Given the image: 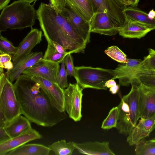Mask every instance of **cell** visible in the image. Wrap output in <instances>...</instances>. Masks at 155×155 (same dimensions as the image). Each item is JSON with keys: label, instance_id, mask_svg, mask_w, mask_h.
<instances>
[{"label": "cell", "instance_id": "cell-1", "mask_svg": "<svg viewBox=\"0 0 155 155\" xmlns=\"http://www.w3.org/2000/svg\"><path fill=\"white\" fill-rule=\"evenodd\" d=\"M21 114L31 122L41 126L51 127L67 117L52 104L39 84L31 77L21 74L13 84Z\"/></svg>", "mask_w": 155, "mask_h": 155}, {"label": "cell", "instance_id": "cell-2", "mask_svg": "<svg viewBox=\"0 0 155 155\" xmlns=\"http://www.w3.org/2000/svg\"><path fill=\"white\" fill-rule=\"evenodd\" d=\"M37 18V11L34 4L18 0L4 8L0 16V32L11 30H22L27 27L33 28Z\"/></svg>", "mask_w": 155, "mask_h": 155}, {"label": "cell", "instance_id": "cell-3", "mask_svg": "<svg viewBox=\"0 0 155 155\" xmlns=\"http://www.w3.org/2000/svg\"><path fill=\"white\" fill-rule=\"evenodd\" d=\"M131 84L130 91L123 96L117 106L118 117L116 128L120 134L125 135L130 133L140 118L139 84L133 79Z\"/></svg>", "mask_w": 155, "mask_h": 155}, {"label": "cell", "instance_id": "cell-4", "mask_svg": "<svg viewBox=\"0 0 155 155\" xmlns=\"http://www.w3.org/2000/svg\"><path fill=\"white\" fill-rule=\"evenodd\" d=\"M114 70L90 66L75 67L74 76L77 83L83 89L91 88L106 90L105 84L110 79H115Z\"/></svg>", "mask_w": 155, "mask_h": 155}, {"label": "cell", "instance_id": "cell-5", "mask_svg": "<svg viewBox=\"0 0 155 155\" xmlns=\"http://www.w3.org/2000/svg\"><path fill=\"white\" fill-rule=\"evenodd\" d=\"M7 76L5 83L0 91V112L9 122L21 114V112L13 84Z\"/></svg>", "mask_w": 155, "mask_h": 155}, {"label": "cell", "instance_id": "cell-6", "mask_svg": "<svg viewBox=\"0 0 155 155\" xmlns=\"http://www.w3.org/2000/svg\"><path fill=\"white\" fill-rule=\"evenodd\" d=\"M83 90L77 83H70L64 90L65 110L69 117L75 122L79 121L82 117Z\"/></svg>", "mask_w": 155, "mask_h": 155}, {"label": "cell", "instance_id": "cell-7", "mask_svg": "<svg viewBox=\"0 0 155 155\" xmlns=\"http://www.w3.org/2000/svg\"><path fill=\"white\" fill-rule=\"evenodd\" d=\"M60 70L59 64L43 58L25 70L22 74L31 77H41L57 84V78Z\"/></svg>", "mask_w": 155, "mask_h": 155}, {"label": "cell", "instance_id": "cell-8", "mask_svg": "<svg viewBox=\"0 0 155 155\" xmlns=\"http://www.w3.org/2000/svg\"><path fill=\"white\" fill-rule=\"evenodd\" d=\"M32 80L39 84L53 105L60 112H65L64 90L58 84L41 77L33 76Z\"/></svg>", "mask_w": 155, "mask_h": 155}, {"label": "cell", "instance_id": "cell-9", "mask_svg": "<svg viewBox=\"0 0 155 155\" xmlns=\"http://www.w3.org/2000/svg\"><path fill=\"white\" fill-rule=\"evenodd\" d=\"M95 13H107L113 22L120 28L126 18L124 12V8L118 5L114 0H90Z\"/></svg>", "mask_w": 155, "mask_h": 155}, {"label": "cell", "instance_id": "cell-10", "mask_svg": "<svg viewBox=\"0 0 155 155\" xmlns=\"http://www.w3.org/2000/svg\"><path fill=\"white\" fill-rule=\"evenodd\" d=\"M138 84L140 90V118L148 119L155 117V88Z\"/></svg>", "mask_w": 155, "mask_h": 155}, {"label": "cell", "instance_id": "cell-11", "mask_svg": "<svg viewBox=\"0 0 155 155\" xmlns=\"http://www.w3.org/2000/svg\"><path fill=\"white\" fill-rule=\"evenodd\" d=\"M90 23L91 33L108 36L115 35L118 33L119 28L106 13H95Z\"/></svg>", "mask_w": 155, "mask_h": 155}, {"label": "cell", "instance_id": "cell-12", "mask_svg": "<svg viewBox=\"0 0 155 155\" xmlns=\"http://www.w3.org/2000/svg\"><path fill=\"white\" fill-rule=\"evenodd\" d=\"M31 29L17 47L16 53L12 56L13 62L31 53L34 47L42 41V31L37 28Z\"/></svg>", "mask_w": 155, "mask_h": 155}, {"label": "cell", "instance_id": "cell-13", "mask_svg": "<svg viewBox=\"0 0 155 155\" xmlns=\"http://www.w3.org/2000/svg\"><path fill=\"white\" fill-rule=\"evenodd\" d=\"M140 119L127 138V141L130 146L135 145L148 137L155 129V117L148 119Z\"/></svg>", "mask_w": 155, "mask_h": 155}, {"label": "cell", "instance_id": "cell-14", "mask_svg": "<svg viewBox=\"0 0 155 155\" xmlns=\"http://www.w3.org/2000/svg\"><path fill=\"white\" fill-rule=\"evenodd\" d=\"M42 137V135L31 127L20 135L0 143V155H6L10 151L29 142Z\"/></svg>", "mask_w": 155, "mask_h": 155}, {"label": "cell", "instance_id": "cell-15", "mask_svg": "<svg viewBox=\"0 0 155 155\" xmlns=\"http://www.w3.org/2000/svg\"><path fill=\"white\" fill-rule=\"evenodd\" d=\"M43 58H44V55L42 52H31L13 62V69L10 71H7L10 81L12 83L22 74L25 70L32 66Z\"/></svg>", "mask_w": 155, "mask_h": 155}, {"label": "cell", "instance_id": "cell-16", "mask_svg": "<svg viewBox=\"0 0 155 155\" xmlns=\"http://www.w3.org/2000/svg\"><path fill=\"white\" fill-rule=\"evenodd\" d=\"M74 31L87 44L90 38L91 23L83 19L68 8L67 7L63 13Z\"/></svg>", "mask_w": 155, "mask_h": 155}, {"label": "cell", "instance_id": "cell-17", "mask_svg": "<svg viewBox=\"0 0 155 155\" xmlns=\"http://www.w3.org/2000/svg\"><path fill=\"white\" fill-rule=\"evenodd\" d=\"M76 149L83 154L91 155H115L110 148L107 141L87 142L78 143L74 142Z\"/></svg>", "mask_w": 155, "mask_h": 155}, {"label": "cell", "instance_id": "cell-18", "mask_svg": "<svg viewBox=\"0 0 155 155\" xmlns=\"http://www.w3.org/2000/svg\"><path fill=\"white\" fill-rule=\"evenodd\" d=\"M128 62L119 64L114 70L115 79H118L120 86H128L131 84L133 74L141 59H128Z\"/></svg>", "mask_w": 155, "mask_h": 155}, {"label": "cell", "instance_id": "cell-19", "mask_svg": "<svg viewBox=\"0 0 155 155\" xmlns=\"http://www.w3.org/2000/svg\"><path fill=\"white\" fill-rule=\"evenodd\" d=\"M151 31L142 24L126 18L123 25L119 29L118 33L124 38L140 39Z\"/></svg>", "mask_w": 155, "mask_h": 155}, {"label": "cell", "instance_id": "cell-20", "mask_svg": "<svg viewBox=\"0 0 155 155\" xmlns=\"http://www.w3.org/2000/svg\"><path fill=\"white\" fill-rule=\"evenodd\" d=\"M67 6L85 20L91 22L95 13L90 0H66Z\"/></svg>", "mask_w": 155, "mask_h": 155}, {"label": "cell", "instance_id": "cell-21", "mask_svg": "<svg viewBox=\"0 0 155 155\" xmlns=\"http://www.w3.org/2000/svg\"><path fill=\"white\" fill-rule=\"evenodd\" d=\"M30 121L25 117L21 115L8 122L4 128L12 138L26 132L31 128Z\"/></svg>", "mask_w": 155, "mask_h": 155}, {"label": "cell", "instance_id": "cell-22", "mask_svg": "<svg viewBox=\"0 0 155 155\" xmlns=\"http://www.w3.org/2000/svg\"><path fill=\"white\" fill-rule=\"evenodd\" d=\"M124 12L127 19L140 23L151 31L155 29V18H150L146 12L136 8L127 6Z\"/></svg>", "mask_w": 155, "mask_h": 155}, {"label": "cell", "instance_id": "cell-23", "mask_svg": "<svg viewBox=\"0 0 155 155\" xmlns=\"http://www.w3.org/2000/svg\"><path fill=\"white\" fill-rule=\"evenodd\" d=\"M48 147L39 144H25L10 151L6 155H48Z\"/></svg>", "mask_w": 155, "mask_h": 155}, {"label": "cell", "instance_id": "cell-24", "mask_svg": "<svg viewBox=\"0 0 155 155\" xmlns=\"http://www.w3.org/2000/svg\"><path fill=\"white\" fill-rule=\"evenodd\" d=\"M48 147L56 155H71L76 149L74 142H67L64 140L54 142Z\"/></svg>", "mask_w": 155, "mask_h": 155}, {"label": "cell", "instance_id": "cell-25", "mask_svg": "<svg viewBox=\"0 0 155 155\" xmlns=\"http://www.w3.org/2000/svg\"><path fill=\"white\" fill-rule=\"evenodd\" d=\"M148 50L149 54L144 57L136 68L133 74L132 78L134 75L138 72L155 71V50L150 48Z\"/></svg>", "mask_w": 155, "mask_h": 155}, {"label": "cell", "instance_id": "cell-26", "mask_svg": "<svg viewBox=\"0 0 155 155\" xmlns=\"http://www.w3.org/2000/svg\"><path fill=\"white\" fill-rule=\"evenodd\" d=\"M47 46L44 55V58L50 60L60 64L64 60L65 56L68 54L71 53L70 51L65 54H61L58 52L55 48L50 40H46Z\"/></svg>", "mask_w": 155, "mask_h": 155}, {"label": "cell", "instance_id": "cell-27", "mask_svg": "<svg viewBox=\"0 0 155 155\" xmlns=\"http://www.w3.org/2000/svg\"><path fill=\"white\" fill-rule=\"evenodd\" d=\"M135 145V152L136 155H155V139L143 140Z\"/></svg>", "mask_w": 155, "mask_h": 155}, {"label": "cell", "instance_id": "cell-28", "mask_svg": "<svg viewBox=\"0 0 155 155\" xmlns=\"http://www.w3.org/2000/svg\"><path fill=\"white\" fill-rule=\"evenodd\" d=\"M118 117V110L117 106L112 108L110 111L107 117L102 122L101 128L104 130H109L116 128Z\"/></svg>", "mask_w": 155, "mask_h": 155}, {"label": "cell", "instance_id": "cell-29", "mask_svg": "<svg viewBox=\"0 0 155 155\" xmlns=\"http://www.w3.org/2000/svg\"><path fill=\"white\" fill-rule=\"evenodd\" d=\"M104 53L113 60L122 63L128 62L126 54L117 46H112L107 48Z\"/></svg>", "mask_w": 155, "mask_h": 155}, {"label": "cell", "instance_id": "cell-30", "mask_svg": "<svg viewBox=\"0 0 155 155\" xmlns=\"http://www.w3.org/2000/svg\"><path fill=\"white\" fill-rule=\"evenodd\" d=\"M133 79L138 83L155 88V74H136L134 76Z\"/></svg>", "mask_w": 155, "mask_h": 155}, {"label": "cell", "instance_id": "cell-31", "mask_svg": "<svg viewBox=\"0 0 155 155\" xmlns=\"http://www.w3.org/2000/svg\"><path fill=\"white\" fill-rule=\"evenodd\" d=\"M17 47L6 38L4 37L0 32V51L11 55H14L16 52Z\"/></svg>", "mask_w": 155, "mask_h": 155}, {"label": "cell", "instance_id": "cell-32", "mask_svg": "<svg viewBox=\"0 0 155 155\" xmlns=\"http://www.w3.org/2000/svg\"><path fill=\"white\" fill-rule=\"evenodd\" d=\"M64 60L61 63L60 70L57 78V83L62 89L66 88L68 86L66 69Z\"/></svg>", "mask_w": 155, "mask_h": 155}, {"label": "cell", "instance_id": "cell-33", "mask_svg": "<svg viewBox=\"0 0 155 155\" xmlns=\"http://www.w3.org/2000/svg\"><path fill=\"white\" fill-rule=\"evenodd\" d=\"M71 53L67 54L64 58V61L66 67L68 75L74 77L75 74V67L73 61V59Z\"/></svg>", "mask_w": 155, "mask_h": 155}, {"label": "cell", "instance_id": "cell-34", "mask_svg": "<svg viewBox=\"0 0 155 155\" xmlns=\"http://www.w3.org/2000/svg\"><path fill=\"white\" fill-rule=\"evenodd\" d=\"M51 5L56 10L63 13L67 7L66 0H49Z\"/></svg>", "mask_w": 155, "mask_h": 155}, {"label": "cell", "instance_id": "cell-35", "mask_svg": "<svg viewBox=\"0 0 155 155\" xmlns=\"http://www.w3.org/2000/svg\"><path fill=\"white\" fill-rule=\"evenodd\" d=\"M119 6L125 8L127 6L136 8L138 5L139 0H114Z\"/></svg>", "mask_w": 155, "mask_h": 155}, {"label": "cell", "instance_id": "cell-36", "mask_svg": "<svg viewBox=\"0 0 155 155\" xmlns=\"http://www.w3.org/2000/svg\"><path fill=\"white\" fill-rule=\"evenodd\" d=\"M12 58V55L0 51V67L2 68L5 63L11 61Z\"/></svg>", "mask_w": 155, "mask_h": 155}, {"label": "cell", "instance_id": "cell-37", "mask_svg": "<svg viewBox=\"0 0 155 155\" xmlns=\"http://www.w3.org/2000/svg\"><path fill=\"white\" fill-rule=\"evenodd\" d=\"M11 138L4 128L0 127V143L8 141Z\"/></svg>", "mask_w": 155, "mask_h": 155}, {"label": "cell", "instance_id": "cell-38", "mask_svg": "<svg viewBox=\"0 0 155 155\" xmlns=\"http://www.w3.org/2000/svg\"><path fill=\"white\" fill-rule=\"evenodd\" d=\"M51 41L55 48L61 54H65L67 53V52L66 51V50H65L62 46L55 41Z\"/></svg>", "mask_w": 155, "mask_h": 155}, {"label": "cell", "instance_id": "cell-39", "mask_svg": "<svg viewBox=\"0 0 155 155\" xmlns=\"http://www.w3.org/2000/svg\"><path fill=\"white\" fill-rule=\"evenodd\" d=\"M8 122L4 114L0 112V127L4 128Z\"/></svg>", "mask_w": 155, "mask_h": 155}, {"label": "cell", "instance_id": "cell-40", "mask_svg": "<svg viewBox=\"0 0 155 155\" xmlns=\"http://www.w3.org/2000/svg\"><path fill=\"white\" fill-rule=\"evenodd\" d=\"M13 62L10 61L5 63L1 68L6 69L7 71H10L13 69Z\"/></svg>", "mask_w": 155, "mask_h": 155}, {"label": "cell", "instance_id": "cell-41", "mask_svg": "<svg viewBox=\"0 0 155 155\" xmlns=\"http://www.w3.org/2000/svg\"><path fill=\"white\" fill-rule=\"evenodd\" d=\"M119 88L120 85L116 84L110 88L109 91L112 94H115L117 93Z\"/></svg>", "mask_w": 155, "mask_h": 155}, {"label": "cell", "instance_id": "cell-42", "mask_svg": "<svg viewBox=\"0 0 155 155\" xmlns=\"http://www.w3.org/2000/svg\"><path fill=\"white\" fill-rule=\"evenodd\" d=\"M11 0H0V10L3 9L7 6Z\"/></svg>", "mask_w": 155, "mask_h": 155}, {"label": "cell", "instance_id": "cell-43", "mask_svg": "<svg viewBox=\"0 0 155 155\" xmlns=\"http://www.w3.org/2000/svg\"><path fill=\"white\" fill-rule=\"evenodd\" d=\"M114 80L115 79H112L109 80L107 81L105 84L106 87L107 88H110L114 85L117 84L116 82Z\"/></svg>", "mask_w": 155, "mask_h": 155}, {"label": "cell", "instance_id": "cell-44", "mask_svg": "<svg viewBox=\"0 0 155 155\" xmlns=\"http://www.w3.org/2000/svg\"><path fill=\"white\" fill-rule=\"evenodd\" d=\"M148 16L151 19L155 18V11L152 9L150 10L148 14Z\"/></svg>", "mask_w": 155, "mask_h": 155}, {"label": "cell", "instance_id": "cell-45", "mask_svg": "<svg viewBox=\"0 0 155 155\" xmlns=\"http://www.w3.org/2000/svg\"><path fill=\"white\" fill-rule=\"evenodd\" d=\"M138 74H155V71H144L138 72Z\"/></svg>", "mask_w": 155, "mask_h": 155}, {"label": "cell", "instance_id": "cell-46", "mask_svg": "<svg viewBox=\"0 0 155 155\" xmlns=\"http://www.w3.org/2000/svg\"><path fill=\"white\" fill-rule=\"evenodd\" d=\"M20 0L25 1L29 2L30 3H31V2H35L38 0Z\"/></svg>", "mask_w": 155, "mask_h": 155}]
</instances>
